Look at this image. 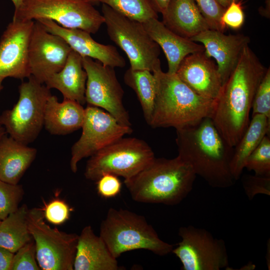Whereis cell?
<instances>
[{"instance_id":"obj_1","label":"cell","mask_w":270,"mask_h":270,"mask_svg":"<svg viewBox=\"0 0 270 270\" xmlns=\"http://www.w3.org/2000/svg\"><path fill=\"white\" fill-rule=\"evenodd\" d=\"M267 69L246 46L215 100L210 118L222 137L232 147L249 124L253 100Z\"/></svg>"},{"instance_id":"obj_2","label":"cell","mask_w":270,"mask_h":270,"mask_svg":"<svg viewBox=\"0 0 270 270\" xmlns=\"http://www.w3.org/2000/svg\"><path fill=\"white\" fill-rule=\"evenodd\" d=\"M178 155L214 188H226L236 181L230 164L234 152L210 117L176 130Z\"/></svg>"},{"instance_id":"obj_3","label":"cell","mask_w":270,"mask_h":270,"mask_svg":"<svg viewBox=\"0 0 270 270\" xmlns=\"http://www.w3.org/2000/svg\"><path fill=\"white\" fill-rule=\"evenodd\" d=\"M196 174L179 156L156 158L124 184L132 198L138 202L173 206L190 192Z\"/></svg>"},{"instance_id":"obj_4","label":"cell","mask_w":270,"mask_h":270,"mask_svg":"<svg viewBox=\"0 0 270 270\" xmlns=\"http://www.w3.org/2000/svg\"><path fill=\"white\" fill-rule=\"evenodd\" d=\"M156 81L154 110L148 124L152 128H174L192 125L212 115L215 100L197 94L176 74L153 72Z\"/></svg>"},{"instance_id":"obj_5","label":"cell","mask_w":270,"mask_h":270,"mask_svg":"<svg viewBox=\"0 0 270 270\" xmlns=\"http://www.w3.org/2000/svg\"><path fill=\"white\" fill-rule=\"evenodd\" d=\"M100 236L116 258L125 252L140 249L164 256L174 247L159 238L144 216L122 208L108 210L100 224Z\"/></svg>"},{"instance_id":"obj_6","label":"cell","mask_w":270,"mask_h":270,"mask_svg":"<svg viewBox=\"0 0 270 270\" xmlns=\"http://www.w3.org/2000/svg\"><path fill=\"white\" fill-rule=\"evenodd\" d=\"M18 87L19 98L10 110L0 116V124L8 134L28 145L33 142L44 126L45 108L50 89L32 76Z\"/></svg>"},{"instance_id":"obj_7","label":"cell","mask_w":270,"mask_h":270,"mask_svg":"<svg viewBox=\"0 0 270 270\" xmlns=\"http://www.w3.org/2000/svg\"><path fill=\"white\" fill-rule=\"evenodd\" d=\"M102 11L110 38L126 53L130 68L152 72L161 68L160 48L142 22L121 14L104 4Z\"/></svg>"},{"instance_id":"obj_8","label":"cell","mask_w":270,"mask_h":270,"mask_svg":"<svg viewBox=\"0 0 270 270\" xmlns=\"http://www.w3.org/2000/svg\"><path fill=\"white\" fill-rule=\"evenodd\" d=\"M155 158L152 148L144 140L122 137L90 156L84 174L86 179L92 181H97L106 174L128 179Z\"/></svg>"},{"instance_id":"obj_9","label":"cell","mask_w":270,"mask_h":270,"mask_svg":"<svg viewBox=\"0 0 270 270\" xmlns=\"http://www.w3.org/2000/svg\"><path fill=\"white\" fill-rule=\"evenodd\" d=\"M46 18L68 28L96 33L104 18L91 3L84 0H23L14 10L12 20Z\"/></svg>"},{"instance_id":"obj_10","label":"cell","mask_w":270,"mask_h":270,"mask_svg":"<svg viewBox=\"0 0 270 270\" xmlns=\"http://www.w3.org/2000/svg\"><path fill=\"white\" fill-rule=\"evenodd\" d=\"M44 218L41 209L29 210L28 226L40 270H73L78 235L52 228Z\"/></svg>"},{"instance_id":"obj_11","label":"cell","mask_w":270,"mask_h":270,"mask_svg":"<svg viewBox=\"0 0 270 270\" xmlns=\"http://www.w3.org/2000/svg\"><path fill=\"white\" fill-rule=\"evenodd\" d=\"M181 240L172 252L180 261L183 270H220L229 268L224 241L214 238L204 228L193 226L178 230Z\"/></svg>"},{"instance_id":"obj_12","label":"cell","mask_w":270,"mask_h":270,"mask_svg":"<svg viewBox=\"0 0 270 270\" xmlns=\"http://www.w3.org/2000/svg\"><path fill=\"white\" fill-rule=\"evenodd\" d=\"M80 138L71 148L70 168L76 173L82 159L90 157L125 134L132 132L131 126L119 123L112 115L100 108L88 105Z\"/></svg>"},{"instance_id":"obj_13","label":"cell","mask_w":270,"mask_h":270,"mask_svg":"<svg viewBox=\"0 0 270 270\" xmlns=\"http://www.w3.org/2000/svg\"><path fill=\"white\" fill-rule=\"evenodd\" d=\"M87 74L85 92L88 105L104 108L120 124L132 127L123 104L124 91L114 68L88 57H82Z\"/></svg>"},{"instance_id":"obj_14","label":"cell","mask_w":270,"mask_h":270,"mask_svg":"<svg viewBox=\"0 0 270 270\" xmlns=\"http://www.w3.org/2000/svg\"><path fill=\"white\" fill-rule=\"evenodd\" d=\"M72 49L60 36L35 20L30 38L28 58L31 76L41 84L60 71Z\"/></svg>"},{"instance_id":"obj_15","label":"cell","mask_w":270,"mask_h":270,"mask_svg":"<svg viewBox=\"0 0 270 270\" xmlns=\"http://www.w3.org/2000/svg\"><path fill=\"white\" fill-rule=\"evenodd\" d=\"M34 20H12L0 39V78L23 80L31 76L29 44Z\"/></svg>"},{"instance_id":"obj_16","label":"cell","mask_w":270,"mask_h":270,"mask_svg":"<svg viewBox=\"0 0 270 270\" xmlns=\"http://www.w3.org/2000/svg\"><path fill=\"white\" fill-rule=\"evenodd\" d=\"M204 46L206 54L216 62L222 84L236 67L250 38L243 34L226 35L218 30L208 29L190 39Z\"/></svg>"},{"instance_id":"obj_17","label":"cell","mask_w":270,"mask_h":270,"mask_svg":"<svg viewBox=\"0 0 270 270\" xmlns=\"http://www.w3.org/2000/svg\"><path fill=\"white\" fill-rule=\"evenodd\" d=\"M36 21L48 32L62 38L72 50L82 57L96 60L114 68L125 66L126 60L115 46L96 42L91 34L80 29L64 28L49 19L40 18Z\"/></svg>"},{"instance_id":"obj_18","label":"cell","mask_w":270,"mask_h":270,"mask_svg":"<svg viewBox=\"0 0 270 270\" xmlns=\"http://www.w3.org/2000/svg\"><path fill=\"white\" fill-rule=\"evenodd\" d=\"M190 88L204 98L215 100L222 86L217 66L204 51L188 55L176 73Z\"/></svg>"},{"instance_id":"obj_19","label":"cell","mask_w":270,"mask_h":270,"mask_svg":"<svg viewBox=\"0 0 270 270\" xmlns=\"http://www.w3.org/2000/svg\"><path fill=\"white\" fill-rule=\"evenodd\" d=\"M142 24L148 35L163 50L168 73L176 74L181 62L188 55L204 51L202 44L176 34L158 18H150Z\"/></svg>"},{"instance_id":"obj_20","label":"cell","mask_w":270,"mask_h":270,"mask_svg":"<svg viewBox=\"0 0 270 270\" xmlns=\"http://www.w3.org/2000/svg\"><path fill=\"white\" fill-rule=\"evenodd\" d=\"M116 258L102 238L90 226L83 228L78 235L74 264V270H120Z\"/></svg>"},{"instance_id":"obj_21","label":"cell","mask_w":270,"mask_h":270,"mask_svg":"<svg viewBox=\"0 0 270 270\" xmlns=\"http://www.w3.org/2000/svg\"><path fill=\"white\" fill-rule=\"evenodd\" d=\"M162 14L166 27L186 38L210 29L194 0H170Z\"/></svg>"},{"instance_id":"obj_22","label":"cell","mask_w":270,"mask_h":270,"mask_svg":"<svg viewBox=\"0 0 270 270\" xmlns=\"http://www.w3.org/2000/svg\"><path fill=\"white\" fill-rule=\"evenodd\" d=\"M84 114L85 108L77 102L64 98L60 102L52 94L46 106L44 126L52 134H68L82 128Z\"/></svg>"},{"instance_id":"obj_23","label":"cell","mask_w":270,"mask_h":270,"mask_svg":"<svg viewBox=\"0 0 270 270\" xmlns=\"http://www.w3.org/2000/svg\"><path fill=\"white\" fill-rule=\"evenodd\" d=\"M86 80L82 56L72 50L63 68L49 77L44 84L50 89L58 90L64 98L74 100L84 105L86 103Z\"/></svg>"},{"instance_id":"obj_24","label":"cell","mask_w":270,"mask_h":270,"mask_svg":"<svg viewBox=\"0 0 270 270\" xmlns=\"http://www.w3.org/2000/svg\"><path fill=\"white\" fill-rule=\"evenodd\" d=\"M36 152V148L5 134L0 140V180L18 184L34 160Z\"/></svg>"},{"instance_id":"obj_25","label":"cell","mask_w":270,"mask_h":270,"mask_svg":"<svg viewBox=\"0 0 270 270\" xmlns=\"http://www.w3.org/2000/svg\"><path fill=\"white\" fill-rule=\"evenodd\" d=\"M270 119L262 114L252 116L249 124L240 138L234 147L230 164L232 174L238 180L250 155L260 144L266 135H270Z\"/></svg>"},{"instance_id":"obj_26","label":"cell","mask_w":270,"mask_h":270,"mask_svg":"<svg viewBox=\"0 0 270 270\" xmlns=\"http://www.w3.org/2000/svg\"><path fill=\"white\" fill-rule=\"evenodd\" d=\"M26 204L18 207L0 222V246L15 253L20 248L33 240L30 232Z\"/></svg>"},{"instance_id":"obj_27","label":"cell","mask_w":270,"mask_h":270,"mask_svg":"<svg viewBox=\"0 0 270 270\" xmlns=\"http://www.w3.org/2000/svg\"><path fill=\"white\" fill-rule=\"evenodd\" d=\"M124 80L136 94L144 119L148 124L154 110L156 93V81L154 74L148 70H132L130 68L124 74Z\"/></svg>"},{"instance_id":"obj_28","label":"cell","mask_w":270,"mask_h":270,"mask_svg":"<svg viewBox=\"0 0 270 270\" xmlns=\"http://www.w3.org/2000/svg\"><path fill=\"white\" fill-rule=\"evenodd\" d=\"M121 14L140 22L158 18L148 0H100Z\"/></svg>"},{"instance_id":"obj_29","label":"cell","mask_w":270,"mask_h":270,"mask_svg":"<svg viewBox=\"0 0 270 270\" xmlns=\"http://www.w3.org/2000/svg\"><path fill=\"white\" fill-rule=\"evenodd\" d=\"M244 168L258 176L270 177V138L266 135L247 158Z\"/></svg>"},{"instance_id":"obj_30","label":"cell","mask_w":270,"mask_h":270,"mask_svg":"<svg viewBox=\"0 0 270 270\" xmlns=\"http://www.w3.org/2000/svg\"><path fill=\"white\" fill-rule=\"evenodd\" d=\"M24 194L22 186L0 180V220L16 211Z\"/></svg>"},{"instance_id":"obj_31","label":"cell","mask_w":270,"mask_h":270,"mask_svg":"<svg viewBox=\"0 0 270 270\" xmlns=\"http://www.w3.org/2000/svg\"><path fill=\"white\" fill-rule=\"evenodd\" d=\"M252 116L262 114L270 119V68L259 84L252 104Z\"/></svg>"},{"instance_id":"obj_32","label":"cell","mask_w":270,"mask_h":270,"mask_svg":"<svg viewBox=\"0 0 270 270\" xmlns=\"http://www.w3.org/2000/svg\"><path fill=\"white\" fill-rule=\"evenodd\" d=\"M210 29L224 32L226 28L222 24L221 18L225 10L216 0H194Z\"/></svg>"},{"instance_id":"obj_33","label":"cell","mask_w":270,"mask_h":270,"mask_svg":"<svg viewBox=\"0 0 270 270\" xmlns=\"http://www.w3.org/2000/svg\"><path fill=\"white\" fill-rule=\"evenodd\" d=\"M34 240L20 248L14 254L11 270H40Z\"/></svg>"},{"instance_id":"obj_34","label":"cell","mask_w":270,"mask_h":270,"mask_svg":"<svg viewBox=\"0 0 270 270\" xmlns=\"http://www.w3.org/2000/svg\"><path fill=\"white\" fill-rule=\"evenodd\" d=\"M242 184L250 200L258 194L270 196V177L246 175L242 178Z\"/></svg>"},{"instance_id":"obj_35","label":"cell","mask_w":270,"mask_h":270,"mask_svg":"<svg viewBox=\"0 0 270 270\" xmlns=\"http://www.w3.org/2000/svg\"><path fill=\"white\" fill-rule=\"evenodd\" d=\"M70 212L68 204L64 200L58 198L53 200L46 205L44 214L48 222L59 225L69 218Z\"/></svg>"},{"instance_id":"obj_36","label":"cell","mask_w":270,"mask_h":270,"mask_svg":"<svg viewBox=\"0 0 270 270\" xmlns=\"http://www.w3.org/2000/svg\"><path fill=\"white\" fill-rule=\"evenodd\" d=\"M222 24L226 27L237 30L244 22V14L240 1L233 0L224 10L222 18Z\"/></svg>"},{"instance_id":"obj_37","label":"cell","mask_w":270,"mask_h":270,"mask_svg":"<svg viewBox=\"0 0 270 270\" xmlns=\"http://www.w3.org/2000/svg\"><path fill=\"white\" fill-rule=\"evenodd\" d=\"M96 184L98 194L106 198L116 196L122 188V182L118 176L111 174L103 175L96 181Z\"/></svg>"},{"instance_id":"obj_38","label":"cell","mask_w":270,"mask_h":270,"mask_svg":"<svg viewBox=\"0 0 270 270\" xmlns=\"http://www.w3.org/2000/svg\"><path fill=\"white\" fill-rule=\"evenodd\" d=\"M14 253L0 246V270H11Z\"/></svg>"},{"instance_id":"obj_39","label":"cell","mask_w":270,"mask_h":270,"mask_svg":"<svg viewBox=\"0 0 270 270\" xmlns=\"http://www.w3.org/2000/svg\"><path fill=\"white\" fill-rule=\"evenodd\" d=\"M156 12L162 13L170 0H148Z\"/></svg>"},{"instance_id":"obj_40","label":"cell","mask_w":270,"mask_h":270,"mask_svg":"<svg viewBox=\"0 0 270 270\" xmlns=\"http://www.w3.org/2000/svg\"><path fill=\"white\" fill-rule=\"evenodd\" d=\"M265 6L264 8H260L259 9V12L260 14L267 18H270V0H264Z\"/></svg>"},{"instance_id":"obj_41","label":"cell","mask_w":270,"mask_h":270,"mask_svg":"<svg viewBox=\"0 0 270 270\" xmlns=\"http://www.w3.org/2000/svg\"><path fill=\"white\" fill-rule=\"evenodd\" d=\"M218 3L224 8H226L233 1H239V0H216Z\"/></svg>"},{"instance_id":"obj_42","label":"cell","mask_w":270,"mask_h":270,"mask_svg":"<svg viewBox=\"0 0 270 270\" xmlns=\"http://www.w3.org/2000/svg\"><path fill=\"white\" fill-rule=\"evenodd\" d=\"M14 6V10H17L22 4L23 0H11Z\"/></svg>"},{"instance_id":"obj_43","label":"cell","mask_w":270,"mask_h":270,"mask_svg":"<svg viewBox=\"0 0 270 270\" xmlns=\"http://www.w3.org/2000/svg\"><path fill=\"white\" fill-rule=\"evenodd\" d=\"M7 134L4 126L0 124V140L2 138Z\"/></svg>"},{"instance_id":"obj_44","label":"cell","mask_w":270,"mask_h":270,"mask_svg":"<svg viewBox=\"0 0 270 270\" xmlns=\"http://www.w3.org/2000/svg\"><path fill=\"white\" fill-rule=\"evenodd\" d=\"M4 79L0 78V91L2 89L3 86H2V81Z\"/></svg>"},{"instance_id":"obj_45","label":"cell","mask_w":270,"mask_h":270,"mask_svg":"<svg viewBox=\"0 0 270 270\" xmlns=\"http://www.w3.org/2000/svg\"><path fill=\"white\" fill-rule=\"evenodd\" d=\"M86 2H99L100 1V0H84Z\"/></svg>"},{"instance_id":"obj_46","label":"cell","mask_w":270,"mask_h":270,"mask_svg":"<svg viewBox=\"0 0 270 270\" xmlns=\"http://www.w3.org/2000/svg\"><path fill=\"white\" fill-rule=\"evenodd\" d=\"M1 220H0V222Z\"/></svg>"}]
</instances>
